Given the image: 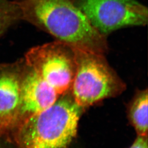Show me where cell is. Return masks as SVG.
<instances>
[{"instance_id": "2", "label": "cell", "mask_w": 148, "mask_h": 148, "mask_svg": "<svg viewBox=\"0 0 148 148\" xmlns=\"http://www.w3.org/2000/svg\"><path fill=\"white\" fill-rule=\"evenodd\" d=\"M82 111L73 98L63 97L24 119L18 136L21 148H68L76 136Z\"/></svg>"}, {"instance_id": "7", "label": "cell", "mask_w": 148, "mask_h": 148, "mask_svg": "<svg viewBox=\"0 0 148 148\" xmlns=\"http://www.w3.org/2000/svg\"><path fill=\"white\" fill-rule=\"evenodd\" d=\"M59 95L27 65L23 59L21 90L20 118L24 119L52 106Z\"/></svg>"}, {"instance_id": "3", "label": "cell", "mask_w": 148, "mask_h": 148, "mask_svg": "<svg viewBox=\"0 0 148 148\" xmlns=\"http://www.w3.org/2000/svg\"><path fill=\"white\" fill-rule=\"evenodd\" d=\"M76 69L71 85L73 98L82 109L115 97L125 85L107 62L105 54L75 47Z\"/></svg>"}, {"instance_id": "5", "label": "cell", "mask_w": 148, "mask_h": 148, "mask_svg": "<svg viewBox=\"0 0 148 148\" xmlns=\"http://www.w3.org/2000/svg\"><path fill=\"white\" fill-rule=\"evenodd\" d=\"M75 3L92 25L105 36L121 28L148 23V8L137 0H79Z\"/></svg>"}, {"instance_id": "9", "label": "cell", "mask_w": 148, "mask_h": 148, "mask_svg": "<svg viewBox=\"0 0 148 148\" xmlns=\"http://www.w3.org/2000/svg\"><path fill=\"white\" fill-rule=\"evenodd\" d=\"M19 21V13L13 1L0 5V37Z\"/></svg>"}, {"instance_id": "8", "label": "cell", "mask_w": 148, "mask_h": 148, "mask_svg": "<svg viewBox=\"0 0 148 148\" xmlns=\"http://www.w3.org/2000/svg\"><path fill=\"white\" fill-rule=\"evenodd\" d=\"M148 90L139 91L133 99L128 116L138 136H148Z\"/></svg>"}, {"instance_id": "4", "label": "cell", "mask_w": 148, "mask_h": 148, "mask_svg": "<svg viewBox=\"0 0 148 148\" xmlns=\"http://www.w3.org/2000/svg\"><path fill=\"white\" fill-rule=\"evenodd\" d=\"M24 60L59 95L71 88L76 69L75 47L57 40L31 48Z\"/></svg>"}, {"instance_id": "11", "label": "cell", "mask_w": 148, "mask_h": 148, "mask_svg": "<svg viewBox=\"0 0 148 148\" xmlns=\"http://www.w3.org/2000/svg\"><path fill=\"white\" fill-rule=\"evenodd\" d=\"M9 0H0V5L1 4H3V3H5L7 2H8Z\"/></svg>"}, {"instance_id": "6", "label": "cell", "mask_w": 148, "mask_h": 148, "mask_svg": "<svg viewBox=\"0 0 148 148\" xmlns=\"http://www.w3.org/2000/svg\"><path fill=\"white\" fill-rule=\"evenodd\" d=\"M23 59L0 65V134L8 132L20 119Z\"/></svg>"}, {"instance_id": "10", "label": "cell", "mask_w": 148, "mask_h": 148, "mask_svg": "<svg viewBox=\"0 0 148 148\" xmlns=\"http://www.w3.org/2000/svg\"><path fill=\"white\" fill-rule=\"evenodd\" d=\"M129 148H148V136H138Z\"/></svg>"}, {"instance_id": "1", "label": "cell", "mask_w": 148, "mask_h": 148, "mask_svg": "<svg viewBox=\"0 0 148 148\" xmlns=\"http://www.w3.org/2000/svg\"><path fill=\"white\" fill-rule=\"evenodd\" d=\"M27 21L74 47L106 55V36L92 25L72 0H14Z\"/></svg>"}]
</instances>
